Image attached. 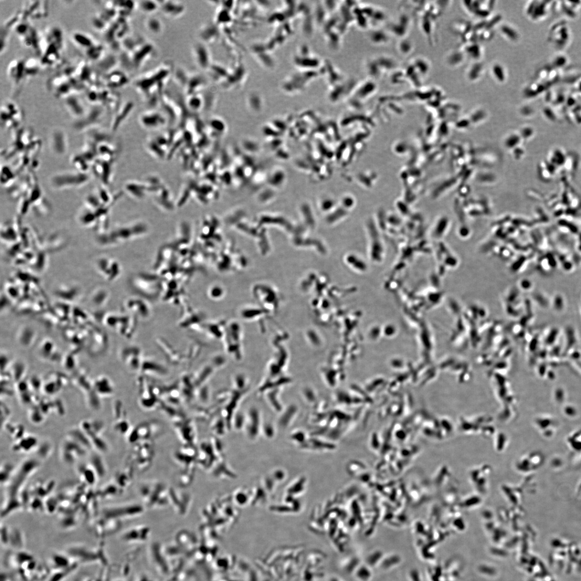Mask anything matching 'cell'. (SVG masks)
<instances>
[{
	"label": "cell",
	"instance_id": "obj_1",
	"mask_svg": "<svg viewBox=\"0 0 581 581\" xmlns=\"http://www.w3.org/2000/svg\"><path fill=\"white\" fill-rule=\"evenodd\" d=\"M173 69L169 64L164 63L155 70L141 76L134 82L135 89L146 99L151 95L161 91L165 82L170 77Z\"/></svg>",
	"mask_w": 581,
	"mask_h": 581
},
{
	"label": "cell",
	"instance_id": "obj_2",
	"mask_svg": "<svg viewBox=\"0 0 581 581\" xmlns=\"http://www.w3.org/2000/svg\"><path fill=\"white\" fill-rule=\"evenodd\" d=\"M89 173L76 171H62L52 175L50 179L51 186L56 190H65L81 187L91 181Z\"/></svg>",
	"mask_w": 581,
	"mask_h": 581
},
{
	"label": "cell",
	"instance_id": "obj_3",
	"mask_svg": "<svg viewBox=\"0 0 581 581\" xmlns=\"http://www.w3.org/2000/svg\"><path fill=\"white\" fill-rule=\"evenodd\" d=\"M140 494L144 502L152 508H161L170 504V490L162 483L154 482L143 484Z\"/></svg>",
	"mask_w": 581,
	"mask_h": 581
},
{
	"label": "cell",
	"instance_id": "obj_4",
	"mask_svg": "<svg viewBox=\"0 0 581 581\" xmlns=\"http://www.w3.org/2000/svg\"><path fill=\"white\" fill-rule=\"evenodd\" d=\"M2 123L5 128H13L23 121V114L18 105L13 102H6L2 107Z\"/></svg>",
	"mask_w": 581,
	"mask_h": 581
},
{
	"label": "cell",
	"instance_id": "obj_5",
	"mask_svg": "<svg viewBox=\"0 0 581 581\" xmlns=\"http://www.w3.org/2000/svg\"><path fill=\"white\" fill-rule=\"evenodd\" d=\"M155 51V47L152 43L144 40L131 52L133 67L136 70L142 68L152 58Z\"/></svg>",
	"mask_w": 581,
	"mask_h": 581
},
{
	"label": "cell",
	"instance_id": "obj_6",
	"mask_svg": "<svg viewBox=\"0 0 581 581\" xmlns=\"http://www.w3.org/2000/svg\"><path fill=\"white\" fill-rule=\"evenodd\" d=\"M142 297H135L129 298L125 303L124 306L136 318H141L146 319L152 314V308L150 304L146 299Z\"/></svg>",
	"mask_w": 581,
	"mask_h": 581
},
{
	"label": "cell",
	"instance_id": "obj_7",
	"mask_svg": "<svg viewBox=\"0 0 581 581\" xmlns=\"http://www.w3.org/2000/svg\"><path fill=\"white\" fill-rule=\"evenodd\" d=\"M179 325L182 328L202 331L204 325L203 313L190 307L187 308L184 311Z\"/></svg>",
	"mask_w": 581,
	"mask_h": 581
},
{
	"label": "cell",
	"instance_id": "obj_8",
	"mask_svg": "<svg viewBox=\"0 0 581 581\" xmlns=\"http://www.w3.org/2000/svg\"><path fill=\"white\" fill-rule=\"evenodd\" d=\"M122 358L131 371L139 373L144 358L139 347L132 346L125 348L122 352Z\"/></svg>",
	"mask_w": 581,
	"mask_h": 581
},
{
	"label": "cell",
	"instance_id": "obj_9",
	"mask_svg": "<svg viewBox=\"0 0 581 581\" xmlns=\"http://www.w3.org/2000/svg\"><path fill=\"white\" fill-rule=\"evenodd\" d=\"M192 56L197 67L202 70L208 71L212 64L211 54L207 45L198 41L192 49Z\"/></svg>",
	"mask_w": 581,
	"mask_h": 581
},
{
	"label": "cell",
	"instance_id": "obj_10",
	"mask_svg": "<svg viewBox=\"0 0 581 581\" xmlns=\"http://www.w3.org/2000/svg\"><path fill=\"white\" fill-rule=\"evenodd\" d=\"M103 114V111L100 107L93 108L77 122L75 128L79 132H85L96 127L100 123Z\"/></svg>",
	"mask_w": 581,
	"mask_h": 581
},
{
	"label": "cell",
	"instance_id": "obj_11",
	"mask_svg": "<svg viewBox=\"0 0 581 581\" xmlns=\"http://www.w3.org/2000/svg\"><path fill=\"white\" fill-rule=\"evenodd\" d=\"M177 435L183 442L192 447L196 438V431L193 422L185 419L174 424Z\"/></svg>",
	"mask_w": 581,
	"mask_h": 581
},
{
	"label": "cell",
	"instance_id": "obj_12",
	"mask_svg": "<svg viewBox=\"0 0 581 581\" xmlns=\"http://www.w3.org/2000/svg\"><path fill=\"white\" fill-rule=\"evenodd\" d=\"M140 122L145 128L155 129L164 125L166 118L164 113L150 110L141 114Z\"/></svg>",
	"mask_w": 581,
	"mask_h": 581
},
{
	"label": "cell",
	"instance_id": "obj_13",
	"mask_svg": "<svg viewBox=\"0 0 581 581\" xmlns=\"http://www.w3.org/2000/svg\"><path fill=\"white\" fill-rule=\"evenodd\" d=\"M160 11L168 18H180L186 12V6L181 2L160 1Z\"/></svg>",
	"mask_w": 581,
	"mask_h": 581
},
{
	"label": "cell",
	"instance_id": "obj_14",
	"mask_svg": "<svg viewBox=\"0 0 581 581\" xmlns=\"http://www.w3.org/2000/svg\"><path fill=\"white\" fill-rule=\"evenodd\" d=\"M50 144L51 149L58 155L65 154L69 148L66 133L61 130H56L51 135Z\"/></svg>",
	"mask_w": 581,
	"mask_h": 581
},
{
	"label": "cell",
	"instance_id": "obj_15",
	"mask_svg": "<svg viewBox=\"0 0 581 581\" xmlns=\"http://www.w3.org/2000/svg\"><path fill=\"white\" fill-rule=\"evenodd\" d=\"M139 373L142 375L163 376L167 374V369L152 357L144 356Z\"/></svg>",
	"mask_w": 581,
	"mask_h": 581
},
{
	"label": "cell",
	"instance_id": "obj_16",
	"mask_svg": "<svg viewBox=\"0 0 581 581\" xmlns=\"http://www.w3.org/2000/svg\"><path fill=\"white\" fill-rule=\"evenodd\" d=\"M8 75L14 84L22 82L27 77L25 60H14L10 62L8 68Z\"/></svg>",
	"mask_w": 581,
	"mask_h": 581
},
{
	"label": "cell",
	"instance_id": "obj_17",
	"mask_svg": "<svg viewBox=\"0 0 581 581\" xmlns=\"http://www.w3.org/2000/svg\"><path fill=\"white\" fill-rule=\"evenodd\" d=\"M207 82L205 77L202 74L194 73L190 74V76L185 88L186 94L189 95L201 93L207 86Z\"/></svg>",
	"mask_w": 581,
	"mask_h": 581
},
{
	"label": "cell",
	"instance_id": "obj_18",
	"mask_svg": "<svg viewBox=\"0 0 581 581\" xmlns=\"http://www.w3.org/2000/svg\"><path fill=\"white\" fill-rule=\"evenodd\" d=\"M158 343L160 345L163 352L166 356L169 362L174 364H178L184 361L185 356L176 350L170 344H167L165 341L162 339H158ZM163 353V354H164Z\"/></svg>",
	"mask_w": 581,
	"mask_h": 581
},
{
	"label": "cell",
	"instance_id": "obj_19",
	"mask_svg": "<svg viewBox=\"0 0 581 581\" xmlns=\"http://www.w3.org/2000/svg\"><path fill=\"white\" fill-rule=\"evenodd\" d=\"M219 31L216 25L206 24L201 27L198 31L199 41L207 45L212 43L218 36Z\"/></svg>",
	"mask_w": 581,
	"mask_h": 581
},
{
	"label": "cell",
	"instance_id": "obj_20",
	"mask_svg": "<svg viewBox=\"0 0 581 581\" xmlns=\"http://www.w3.org/2000/svg\"><path fill=\"white\" fill-rule=\"evenodd\" d=\"M66 105L70 113L79 120L83 118L87 113L82 102L76 97L69 96L66 100Z\"/></svg>",
	"mask_w": 581,
	"mask_h": 581
},
{
	"label": "cell",
	"instance_id": "obj_21",
	"mask_svg": "<svg viewBox=\"0 0 581 581\" xmlns=\"http://www.w3.org/2000/svg\"><path fill=\"white\" fill-rule=\"evenodd\" d=\"M72 38L74 43L78 47L85 49L86 51L98 44L91 36L83 33H74Z\"/></svg>",
	"mask_w": 581,
	"mask_h": 581
},
{
	"label": "cell",
	"instance_id": "obj_22",
	"mask_svg": "<svg viewBox=\"0 0 581 581\" xmlns=\"http://www.w3.org/2000/svg\"><path fill=\"white\" fill-rule=\"evenodd\" d=\"M186 107L191 111L198 112L205 107L203 94L198 93L189 95L185 100Z\"/></svg>",
	"mask_w": 581,
	"mask_h": 581
},
{
	"label": "cell",
	"instance_id": "obj_23",
	"mask_svg": "<svg viewBox=\"0 0 581 581\" xmlns=\"http://www.w3.org/2000/svg\"><path fill=\"white\" fill-rule=\"evenodd\" d=\"M144 26L147 31L154 35H161L164 30L162 21L157 17L152 16L146 18Z\"/></svg>",
	"mask_w": 581,
	"mask_h": 581
},
{
	"label": "cell",
	"instance_id": "obj_24",
	"mask_svg": "<svg viewBox=\"0 0 581 581\" xmlns=\"http://www.w3.org/2000/svg\"><path fill=\"white\" fill-rule=\"evenodd\" d=\"M138 9L143 14L152 15L160 10V1H151V0H143L137 3L136 5Z\"/></svg>",
	"mask_w": 581,
	"mask_h": 581
},
{
	"label": "cell",
	"instance_id": "obj_25",
	"mask_svg": "<svg viewBox=\"0 0 581 581\" xmlns=\"http://www.w3.org/2000/svg\"><path fill=\"white\" fill-rule=\"evenodd\" d=\"M109 78H106L108 86L112 88H120L125 85L128 80L125 75L122 73L114 72L110 73Z\"/></svg>",
	"mask_w": 581,
	"mask_h": 581
},
{
	"label": "cell",
	"instance_id": "obj_26",
	"mask_svg": "<svg viewBox=\"0 0 581 581\" xmlns=\"http://www.w3.org/2000/svg\"><path fill=\"white\" fill-rule=\"evenodd\" d=\"M71 162L77 170L81 173H88L92 164L80 154L74 155Z\"/></svg>",
	"mask_w": 581,
	"mask_h": 581
},
{
	"label": "cell",
	"instance_id": "obj_27",
	"mask_svg": "<svg viewBox=\"0 0 581 581\" xmlns=\"http://www.w3.org/2000/svg\"><path fill=\"white\" fill-rule=\"evenodd\" d=\"M72 553L80 561L83 562H91L97 559L98 555L96 553L92 552L91 550L84 548H77L72 549Z\"/></svg>",
	"mask_w": 581,
	"mask_h": 581
},
{
	"label": "cell",
	"instance_id": "obj_28",
	"mask_svg": "<svg viewBox=\"0 0 581 581\" xmlns=\"http://www.w3.org/2000/svg\"><path fill=\"white\" fill-rule=\"evenodd\" d=\"M52 564L55 569L59 570L67 569L72 566L69 558L64 555L58 554L52 557Z\"/></svg>",
	"mask_w": 581,
	"mask_h": 581
},
{
	"label": "cell",
	"instance_id": "obj_29",
	"mask_svg": "<svg viewBox=\"0 0 581 581\" xmlns=\"http://www.w3.org/2000/svg\"><path fill=\"white\" fill-rule=\"evenodd\" d=\"M15 178V173L11 168L7 166L2 167V182L5 186H9L14 183Z\"/></svg>",
	"mask_w": 581,
	"mask_h": 581
},
{
	"label": "cell",
	"instance_id": "obj_30",
	"mask_svg": "<svg viewBox=\"0 0 581 581\" xmlns=\"http://www.w3.org/2000/svg\"><path fill=\"white\" fill-rule=\"evenodd\" d=\"M2 581H8V579H7V578H6V576H2Z\"/></svg>",
	"mask_w": 581,
	"mask_h": 581
}]
</instances>
